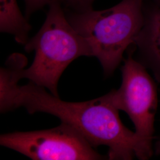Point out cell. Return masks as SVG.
Segmentation results:
<instances>
[{"label":"cell","instance_id":"6da1fadb","mask_svg":"<svg viewBox=\"0 0 160 160\" xmlns=\"http://www.w3.org/2000/svg\"><path fill=\"white\" fill-rule=\"evenodd\" d=\"M18 82L11 77L0 80L1 113L23 107L30 114H52L80 132L92 147H108L109 160H130L135 155L136 133L122 123L119 110L114 106L110 92L89 101L69 102L32 81L24 86Z\"/></svg>","mask_w":160,"mask_h":160},{"label":"cell","instance_id":"7a4b0ae2","mask_svg":"<svg viewBox=\"0 0 160 160\" xmlns=\"http://www.w3.org/2000/svg\"><path fill=\"white\" fill-rule=\"evenodd\" d=\"M24 49L35 52V57L29 68L19 71L20 79H29L58 97V81L69 65L80 57L93 56L88 42L65 17L60 2L49 6L43 26L24 45Z\"/></svg>","mask_w":160,"mask_h":160},{"label":"cell","instance_id":"3957f363","mask_svg":"<svg viewBox=\"0 0 160 160\" xmlns=\"http://www.w3.org/2000/svg\"><path fill=\"white\" fill-rule=\"evenodd\" d=\"M144 0H122L108 9L78 12L68 17L86 39L106 76L114 72L144 22Z\"/></svg>","mask_w":160,"mask_h":160},{"label":"cell","instance_id":"277c9868","mask_svg":"<svg viewBox=\"0 0 160 160\" xmlns=\"http://www.w3.org/2000/svg\"><path fill=\"white\" fill-rule=\"evenodd\" d=\"M120 88L110 92L117 109L125 112L135 128L138 147L135 156L148 160L152 155L155 115L157 108V88L145 66L133 58L132 52L122 67Z\"/></svg>","mask_w":160,"mask_h":160},{"label":"cell","instance_id":"5b68a950","mask_svg":"<svg viewBox=\"0 0 160 160\" xmlns=\"http://www.w3.org/2000/svg\"><path fill=\"white\" fill-rule=\"evenodd\" d=\"M1 145L34 160H98L105 157L94 150L74 128L62 122L49 129L2 134Z\"/></svg>","mask_w":160,"mask_h":160},{"label":"cell","instance_id":"8992f818","mask_svg":"<svg viewBox=\"0 0 160 160\" xmlns=\"http://www.w3.org/2000/svg\"><path fill=\"white\" fill-rule=\"evenodd\" d=\"M144 22L134 44L138 49V59L150 69L160 82V4L143 7Z\"/></svg>","mask_w":160,"mask_h":160},{"label":"cell","instance_id":"52a82bcc","mask_svg":"<svg viewBox=\"0 0 160 160\" xmlns=\"http://www.w3.org/2000/svg\"><path fill=\"white\" fill-rule=\"evenodd\" d=\"M32 26L20 12L17 0H0V31L14 36L18 43L29 40Z\"/></svg>","mask_w":160,"mask_h":160},{"label":"cell","instance_id":"ba28073f","mask_svg":"<svg viewBox=\"0 0 160 160\" xmlns=\"http://www.w3.org/2000/svg\"><path fill=\"white\" fill-rule=\"evenodd\" d=\"M26 3V14L29 17L31 14L47 5L60 2L61 0H24Z\"/></svg>","mask_w":160,"mask_h":160},{"label":"cell","instance_id":"9c48e42d","mask_svg":"<svg viewBox=\"0 0 160 160\" xmlns=\"http://www.w3.org/2000/svg\"><path fill=\"white\" fill-rule=\"evenodd\" d=\"M69 5L75 8L78 12L92 10V4L94 0H64Z\"/></svg>","mask_w":160,"mask_h":160},{"label":"cell","instance_id":"30bf717a","mask_svg":"<svg viewBox=\"0 0 160 160\" xmlns=\"http://www.w3.org/2000/svg\"><path fill=\"white\" fill-rule=\"evenodd\" d=\"M155 152L157 155H160V139L156 144V150Z\"/></svg>","mask_w":160,"mask_h":160},{"label":"cell","instance_id":"8fae6325","mask_svg":"<svg viewBox=\"0 0 160 160\" xmlns=\"http://www.w3.org/2000/svg\"><path fill=\"white\" fill-rule=\"evenodd\" d=\"M154 1L155 2H156L158 4H160V0H154Z\"/></svg>","mask_w":160,"mask_h":160}]
</instances>
